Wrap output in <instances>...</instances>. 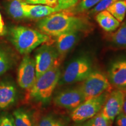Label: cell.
I'll use <instances>...</instances> for the list:
<instances>
[{"label": "cell", "mask_w": 126, "mask_h": 126, "mask_svg": "<svg viewBox=\"0 0 126 126\" xmlns=\"http://www.w3.org/2000/svg\"><path fill=\"white\" fill-rule=\"evenodd\" d=\"M72 8L54 12L37 23L39 31L50 37L70 32H86L91 29V24L85 17L75 14Z\"/></svg>", "instance_id": "6da1fadb"}, {"label": "cell", "mask_w": 126, "mask_h": 126, "mask_svg": "<svg viewBox=\"0 0 126 126\" xmlns=\"http://www.w3.org/2000/svg\"><path fill=\"white\" fill-rule=\"evenodd\" d=\"M9 40L20 54L26 55L39 46L48 43L50 37L37 30L17 26L11 29Z\"/></svg>", "instance_id": "7a4b0ae2"}, {"label": "cell", "mask_w": 126, "mask_h": 126, "mask_svg": "<svg viewBox=\"0 0 126 126\" xmlns=\"http://www.w3.org/2000/svg\"><path fill=\"white\" fill-rule=\"evenodd\" d=\"M61 73L59 66H55L36 78L33 85L29 89V96L36 101L47 103L51 99Z\"/></svg>", "instance_id": "3957f363"}, {"label": "cell", "mask_w": 126, "mask_h": 126, "mask_svg": "<svg viewBox=\"0 0 126 126\" xmlns=\"http://www.w3.org/2000/svg\"><path fill=\"white\" fill-rule=\"evenodd\" d=\"M79 88L83 93L85 100L112 91V85L108 77L99 71L91 72L82 81Z\"/></svg>", "instance_id": "277c9868"}, {"label": "cell", "mask_w": 126, "mask_h": 126, "mask_svg": "<svg viewBox=\"0 0 126 126\" xmlns=\"http://www.w3.org/2000/svg\"><path fill=\"white\" fill-rule=\"evenodd\" d=\"M92 71L90 61L86 57L78 58L69 64L61 75L60 81L63 84L82 82Z\"/></svg>", "instance_id": "5b68a950"}, {"label": "cell", "mask_w": 126, "mask_h": 126, "mask_svg": "<svg viewBox=\"0 0 126 126\" xmlns=\"http://www.w3.org/2000/svg\"><path fill=\"white\" fill-rule=\"evenodd\" d=\"M109 92H105L98 96L84 100L72 110L71 118L72 121L82 123L97 114L102 109L107 96Z\"/></svg>", "instance_id": "8992f818"}, {"label": "cell", "mask_w": 126, "mask_h": 126, "mask_svg": "<svg viewBox=\"0 0 126 126\" xmlns=\"http://www.w3.org/2000/svg\"><path fill=\"white\" fill-rule=\"evenodd\" d=\"M36 78L55 66H60L62 61L56 48L44 45L36 50L34 57Z\"/></svg>", "instance_id": "52a82bcc"}, {"label": "cell", "mask_w": 126, "mask_h": 126, "mask_svg": "<svg viewBox=\"0 0 126 126\" xmlns=\"http://www.w3.org/2000/svg\"><path fill=\"white\" fill-rule=\"evenodd\" d=\"M36 79L34 59L28 54L22 60L18 69L17 82L22 89L29 90Z\"/></svg>", "instance_id": "ba28073f"}, {"label": "cell", "mask_w": 126, "mask_h": 126, "mask_svg": "<svg viewBox=\"0 0 126 126\" xmlns=\"http://www.w3.org/2000/svg\"><path fill=\"white\" fill-rule=\"evenodd\" d=\"M123 97V92L121 89L111 91L107 96L100 113L113 122L116 117L122 113Z\"/></svg>", "instance_id": "9c48e42d"}, {"label": "cell", "mask_w": 126, "mask_h": 126, "mask_svg": "<svg viewBox=\"0 0 126 126\" xmlns=\"http://www.w3.org/2000/svg\"><path fill=\"white\" fill-rule=\"evenodd\" d=\"M84 100L79 86L61 91L54 98V102L57 106L70 110L74 109Z\"/></svg>", "instance_id": "30bf717a"}, {"label": "cell", "mask_w": 126, "mask_h": 126, "mask_svg": "<svg viewBox=\"0 0 126 126\" xmlns=\"http://www.w3.org/2000/svg\"><path fill=\"white\" fill-rule=\"evenodd\" d=\"M109 81L112 85L119 89L126 88V60L113 63L110 68Z\"/></svg>", "instance_id": "8fae6325"}, {"label": "cell", "mask_w": 126, "mask_h": 126, "mask_svg": "<svg viewBox=\"0 0 126 126\" xmlns=\"http://www.w3.org/2000/svg\"><path fill=\"white\" fill-rule=\"evenodd\" d=\"M80 33L78 32H70L56 37V49L61 61L74 46L78 40Z\"/></svg>", "instance_id": "7c38bea8"}, {"label": "cell", "mask_w": 126, "mask_h": 126, "mask_svg": "<svg viewBox=\"0 0 126 126\" xmlns=\"http://www.w3.org/2000/svg\"><path fill=\"white\" fill-rule=\"evenodd\" d=\"M17 98V89L15 85L9 80L0 82V110L11 106Z\"/></svg>", "instance_id": "4fadbf2b"}, {"label": "cell", "mask_w": 126, "mask_h": 126, "mask_svg": "<svg viewBox=\"0 0 126 126\" xmlns=\"http://www.w3.org/2000/svg\"><path fill=\"white\" fill-rule=\"evenodd\" d=\"M22 7L25 18L29 19L43 18L54 12L60 11L57 8H52L43 5H35L23 2Z\"/></svg>", "instance_id": "5bb4252c"}, {"label": "cell", "mask_w": 126, "mask_h": 126, "mask_svg": "<svg viewBox=\"0 0 126 126\" xmlns=\"http://www.w3.org/2000/svg\"><path fill=\"white\" fill-rule=\"evenodd\" d=\"M95 19L99 26L108 32L115 31L120 25L119 20L106 9L98 12Z\"/></svg>", "instance_id": "9a60e30c"}, {"label": "cell", "mask_w": 126, "mask_h": 126, "mask_svg": "<svg viewBox=\"0 0 126 126\" xmlns=\"http://www.w3.org/2000/svg\"><path fill=\"white\" fill-rule=\"evenodd\" d=\"M13 116L16 126H37L34 118L28 111L18 109L14 111Z\"/></svg>", "instance_id": "2e32d148"}, {"label": "cell", "mask_w": 126, "mask_h": 126, "mask_svg": "<svg viewBox=\"0 0 126 126\" xmlns=\"http://www.w3.org/2000/svg\"><path fill=\"white\" fill-rule=\"evenodd\" d=\"M23 2V0H8L7 3V11L12 18L20 20L25 18L22 7Z\"/></svg>", "instance_id": "e0dca14e"}, {"label": "cell", "mask_w": 126, "mask_h": 126, "mask_svg": "<svg viewBox=\"0 0 126 126\" xmlns=\"http://www.w3.org/2000/svg\"><path fill=\"white\" fill-rule=\"evenodd\" d=\"M106 10L120 22L123 21L126 14V0H119L109 7Z\"/></svg>", "instance_id": "ac0fdd59"}, {"label": "cell", "mask_w": 126, "mask_h": 126, "mask_svg": "<svg viewBox=\"0 0 126 126\" xmlns=\"http://www.w3.org/2000/svg\"><path fill=\"white\" fill-rule=\"evenodd\" d=\"M110 39L116 45L126 47V22L123 23L115 32L111 34Z\"/></svg>", "instance_id": "d6986e66"}, {"label": "cell", "mask_w": 126, "mask_h": 126, "mask_svg": "<svg viewBox=\"0 0 126 126\" xmlns=\"http://www.w3.org/2000/svg\"><path fill=\"white\" fill-rule=\"evenodd\" d=\"M113 122L106 119L100 111L94 117L82 123L79 126H112Z\"/></svg>", "instance_id": "ffe728a7"}, {"label": "cell", "mask_w": 126, "mask_h": 126, "mask_svg": "<svg viewBox=\"0 0 126 126\" xmlns=\"http://www.w3.org/2000/svg\"><path fill=\"white\" fill-rule=\"evenodd\" d=\"M37 126H67L65 123L59 118L53 116L47 115L40 119Z\"/></svg>", "instance_id": "44dd1931"}, {"label": "cell", "mask_w": 126, "mask_h": 126, "mask_svg": "<svg viewBox=\"0 0 126 126\" xmlns=\"http://www.w3.org/2000/svg\"><path fill=\"white\" fill-rule=\"evenodd\" d=\"M12 64V60L9 54L4 50L0 48V76L11 67Z\"/></svg>", "instance_id": "7402d4cb"}, {"label": "cell", "mask_w": 126, "mask_h": 126, "mask_svg": "<svg viewBox=\"0 0 126 126\" xmlns=\"http://www.w3.org/2000/svg\"><path fill=\"white\" fill-rule=\"evenodd\" d=\"M102 0H82L77 8L76 11L78 12H84L88 9L94 7Z\"/></svg>", "instance_id": "603a6c76"}, {"label": "cell", "mask_w": 126, "mask_h": 126, "mask_svg": "<svg viewBox=\"0 0 126 126\" xmlns=\"http://www.w3.org/2000/svg\"><path fill=\"white\" fill-rule=\"evenodd\" d=\"M119 0H102L98 4L96 5L94 7L91 11V14H96L102 11L106 10L109 7H110L113 3L116 2Z\"/></svg>", "instance_id": "cb8c5ba5"}, {"label": "cell", "mask_w": 126, "mask_h": 126, "mask_svg": "<svg viewBox=\"0 0 126 126\" xmlns=\"http://www.w3.org/2000/svg\"><path fill=\"white\" fill-rule=\"evenodd\" d=\"M0 126H16L13 115L9 113L0 115Z\"/></svg>", "instance_id": "d4e9b609"}, {"label": "cell", "mask_w": 126, "mask_h": 126, "mask_svg": "<svg viewBox=\"0 0 126 126\" xmlns=\"http://www.w3.org/2000/svg\"><path fill=\"white\" fill-rule=\"evenodd\" d=\"M78 0H58V8L60 11L69 9L75 6Z\"/></svg>", "instance_id": "484cf974"}, {"label": "cell", "mask_w": 126, "mask_h": 126, "mask_svg": "<svg viewBox=\"0 0 126 126\" xmlns=\"http://www.w3.org/2000/svg\"><path fill=\"white\" fill-rule=\"evenodd\" d=\"M116 126H126V116L122 112L115 119Z\"/></svg>", "instance_id": "4316f807"}, {"label": "cell", "mask_w": 126, "mask_h": 126, "mask_svg": "<svg viewBox=\"0 0 126 126\" xmlns=\"http://www.w3.org/2000/svg\"><path fill=\"white\" fill-rule=\"evenodd\" d=\"M26 4H46V0H23Z\"/></svg>", "instance_id": "83f0119b"}, {"label": "cell", "mask_w": 126, "mask_h": 126, "mask_svg": "<svg viewBox=\"0 0 126 126\" xmlns=\"http://www.w3.org/2000/svg\"><path fill=\"white\" fill-rule=\"evenodd\" d=\"M123 92V108L122 111L124 114L126 116V88H123V89H121Z\"/></svg>", "instance_id": "f1b7e54d"}, {"label": "cell", "mask_w": 126, "mask_h": 126, "mask_svg": "<svg viewBox=\"0 0 126 126\" xmlns=\"http://www.w3.org/2000/svg\"><path fill=\"white\" fill-rule=\"evenodd\" d=\"M46 5L48 7L58 8V0H46Z\"/></svg>", "instance_id": "f546056e"}, {"label": "cell", "mask_w": 126, "mask_h": 126, "mask_svg": "<svg viewBox=\"0 0 126 126\" xmlns=\"http://www.w3.org/2000/svg\"><path fill=\"white\" fill-rule=\"evenodd\" d=\"M5 33V27L2 16H0V36H2Z\"/></svg>", "instance_id": "4dcf8cb0"}, {"label": "cell", "mask_w": 126, "mask_h": 126, "mask_svg": "<svg viewBox=\"0 0 126 126\" xmlns=\"http://www.w3.org/2000/svg\"><path fill=\"white\" fill-rule=\"evenodd\" d=\"M0 16H1V13H0Z\"/></svg>", "instance_id": "1f68e13d"}]
</instances>
